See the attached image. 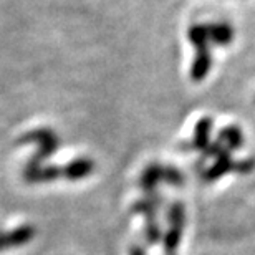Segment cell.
Here are the masks:
<instances>
[{
	"instance_id": "6da1fadb",
	"label": "cell",
	"mask_w": 255,
	"mask_h": 255,
	"mask_svg": "<svg viewBox=\"0 0 255 255\" xmlns=\"http://www.w3.org/2000/svg\"><path fill=\"white\" fill-rule=\"evenodd\" d=\"M17 142L18 144H22V142H37L38 144L37 152L30 157V161L27 162V166H25V167H30V169L43 166V162L47 161L50 156H53L60 146V139H58L57 132H53L52 129H45V128L27 132V134H23Z\"/></svg>"
},
{
	"instance_id": "7a4b0ae2",
	"label": "cell",
	"mask_w": 255,
	"mask_h": 255,
	"mask_svg": "<svg viewBox=\"0 0 255 255\" xmlns=\"http://www.w3.org/2000/svg\"><path fill=\"white\" fill-rule=\"evenodd\" d=\"M33 237H35L33 226H20L8 232L0 231V252L7 251V249H12V247L25 246V244H28Z\"/></svg>"
},
{
	"instance_id": "3957f363",
	"label": "cell",
	"mask_w": 255,
	"mask_h": 255,
	"mask_svg": "<svg viewBox=\"0 0 255 255\" xmlns=\"http://www.w3.org/2000/svg\"><path fill=\"white\" fill-rule=\"evenodd\" d=\"M212 126H214V121L211 118H201L196 123V128H194L192 141L189 142V144H184L182 147H184V149H192V151L204 152L207 149V146L211 144Z\"/></svg>"
},
{
	"instance_id": "277c9868",
	"label": "cell",
	"mask_w": 255,
	"mask_h": 255,
	"mask_svg": "<svg viewBox=\"0 0 255 255\" xmlns=\"http://www.w3.org/2000/svg\"><path fill=\"white\" fill-rule=\"evenodd\" d=\"M234 167H236V161L232 159L231 151L224 149L221 154L216 157V162H214L209 169L204 171L202 177L206 182H216L221 179L222 176H226L231 171H234Z\"/></svg>"
},
{
	"instance_id": "5b68a950",
	"label": "cell",
	"mask_w": 255,
	"mask_h": 255,
	"mask_svg": "<svg viewBox=\"0 0 255 255\" xmlns=\"http://www.w3.org/2000/svg\"><path fill=\"white\" fill-rule=\"evenodd\" d=\"M212 68V53L209 45L196 48V58L191 66V78L194 81H202Z\"/></svg>"
},
{
	"instance_id": "8992f818",
	"label": "cell",
	"mask_w": 255,
	"mask_h": 255,
	"mask_svg": "<svg viewBox=\"0 0 255 255\" xmlns=\"http://www.w3.org/2000/svg\"><path fill=\"white\" fill-rule=\"evenodd\" d=\"M60 176H63L62 167L48 164V166H40L35 169L25 167L23 169V179L30 182V184H37V182H52L57 181Z\"/></svg>"
},
{
	"instance_id": "52a82bcc",
	"label": "cell",
	"mask_w": 255,
	"mask_h": 255,
	"mask_svg": "<svg viewBox=\"0 0 255 255\" xmlns=\"http://www.w3.org/2000/svg\"><path fill=\"white\" fill-rule=\"evenodd\" d=\"M93 171H95V162L88 159V157H78V159H73L62 169L65 179H68V181L85 179V177L90 176Z\"/></svg>"
},
{
	"instance_id": "ba28073f",
	"label": "cell",
	"mask_w": 255,
	"mask_h": 255,
	"mask_svg": "<svg viewBox=\"0 0 255 255\" xmlns=\"http://www.w3.org/2000/svg\"><path fill=\"white\" fill-rule=\"evenodd\" d=\"M207 38L217 47H227L234 40V28L229 23L216 22V23H206Z\"/></svg>"
},
{
	"instance_id": "9c48e42d",
	"label": "cell",
	"mask_w": 255,
	"mask_h": 255,
	"mask_svg": "<svg viewBox=\"0 0 255 255\" xmlns=\"http://www.w3.org/2000/svg\"><path fill=\"white\" fill-rule=\"evenodd\" d=\"M161 204H162V197L159 194L151 192V194H146L144 199H139V201L131 207V211L136 214H142L146 221H151V219H156L157 209L161 207Z\"/></svg>"
},
{
	"instance_id": "30bf717a",
	"label": "cell",
	"mask_w": 255,
	"mask_h": 255,
	"mask_svg": "<svg viewBox=\"0 0 255 255\" xmlns=\"http://www.w3.org/2000/svg\"><path fill=\"white\" fill-rule=\"evenodd\" d=\"M162 177H164V166L157 164V162L149 164L141 174V179H139L141 189L146 194L156 192V186L159 184V182H162Z\"/></svg>"
},
{
	"instance_id": "8fae6325",
	"label": "cell",
	"mask_w": 255,
	"mask_h": 255,
	"mask_svg": "<svg viewBox=\"0 0 255 255\" xmlns=\"http://www.w3.org/2000/svg\"><path fill=\"white\" fill-rule=\"evenodd\" d=\"M217 141L221 142L226 149L236 151V149H241V147L244 146V134H242L241 128L227 126V128H224V129L219 131Z\"/></svg>"
},
{
	"instance_id": "7c38bea8",
	"label": "cell",
	"mask_w": 255,
	"mask_h": 255,
	"mask_svg": "<svg viewBox=\"0 0 255 255\" xmlns=\"http://www.w3.org/2000/svg\"><path fill=\"white\" fill-rule=\"evenodd\" d=\"M182 239V229L181 227H171L167 229V232L162 236V246H164V251L167 255H174V252L177 251Z\"/></svg>"
},
{
	"instance_id": "4fadbf2b",
	"label": "cell",
	"mask_w": 255,
	"mask_h": 255,
	"mask_svg": "<svg viewBox=\"0 0 255 255\" xmlns=\"http://www.w3.org/2000/svg\"><path fill=\"white\" fill-rule=\"evenodd\" d=\"M167 224L171 227H181L184 229V224H186V212H184V206L177 201V202H172L169 211H167Z\"/></svg>"
},
{
	"instance_id": "5bb4252c",
	"label": "cell",
	"mask_w": 255,
	"mask_h": 255,
	"mask_svg": "<svg viewBox=\"0 0 255 255\" xmlns=\"http://www.w3.org/2000/svg\"><path fill=\"white\" fill-rule=\"evenodd\" d=\"M144 237L149 244H157L162 239V231L161 226L156 219H151V221H146V229H144Z\"/></svg>"
},
{
	"instance_id": "9a60e30c",
	"label": "cell",
	"mask_w": 255,
	"mask_h": 255,
	"mask_svg": "<svg viewBox=\"0 0 255 255\" xmlns=\"http://www.w3.org/2000/svg\"><path fill=\"white\" fill-rule=\"evenodd\" d=\"M162 182L171 184V186H182L184 184V176H182V172L177 169V167L164 166V177H162Z\"/></svg>"
},
{
	"instance_id": "2e32d148",
	"label": "cell",
	"mask_w": 255,
	"mask_h": 255,
	"mask_svg": "<svg viewBox=\"0 0 255 255\" xmlns=\"http://www.w3.org/2000/svg\"><path fill=\"white\" fill-rule=\"evenodd\" d=\"M254 169H255V159H252V157L237 161L236 167H234V171L239 172V174H249V172H252Z\"/></svg>"
},
{
	"instance_id": "e0dca14e",
	"label": "cell",
	"mask_w": 255,
	"mask_h": 255,
	"mask_svg": "<svg viewBox=\"0 0 255 255\" xmlns=\"http://www.w3.org/2000/svg\"><path fill=\"white\" fill-rule=\"evenodd\" d=\"M129 255H146V252H144V249L139 246H132L129 251Z\"/></svg>"
}]
</instances>
